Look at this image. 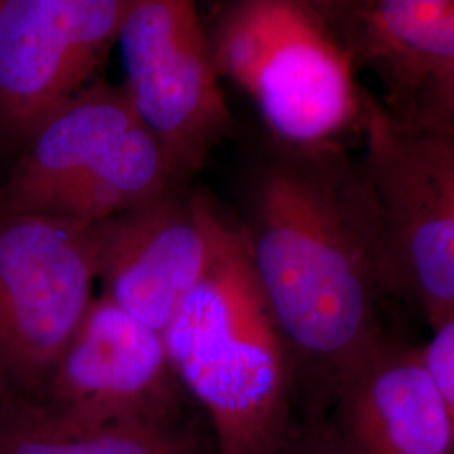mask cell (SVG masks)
Listing matches in <instances>:
<instances>
[{"mask_svg": "<svg viewBox=\"0 0 454 454\" xmlns=\"http://www.w3.org/2000/svg\"><path fill=\"white\" fill-rule=\"evenodd\" d=\"M271 144L234 223L292 358L303 419H324L343 372L389 333L399 301L360 159L341 144Z\"/></svg>", "mask_w": 454, "mask_h": 454, "instance_id": "cell-1", "label": "cell"}, {"mask_svg": "<svg viewBox=\"0 0 454 454\" xmlns=\"http://www.w3.org/2000/svg\"><path fill=\"white\" fill-rule=\"evenodd\" d=\"M172 371L214 433V454H275L298 416L292 358L234 223L162 333Z\"/></svg>", "mask_w": 454, "mask_h": 454, "instance_id": "cell-2", "label": "cell"}, {"mask_svg": "<svg viewBox=\"0 0 454 454\" xmlns=\"http://www.w3.org/2000/svg\"><path fill=\"white\" fill-rule=\"evenodd\" d=\"M207 37L219 76L251 97L276 142L340 144L362 129L364 90L311 0L227 2Z\"/></svg>", "mask_w": 454, "mask_h": 454, "instance_id": "cell-3", "label": "cell"}, {"mask_svg": "<svg viewBox=\"0 0 454 454\" xmlns=\"http://www.w3.org/2000/svg\"><path fill=\"white\" fill-rule=\"evenodd\" d=\"M165 180L162 152L121 86L98 78L19 153L0 184V217L34 214L95 224L145 204Z\"/></svg>", "mask_w": 454, "mask_h": 454, "instance_id": "cell-4", "label": "cell"}, {"mask_svg": "<svg viewBox=\"0 0 454 454\" xmlns=\"http://www.w3.org/2000/svg\"><path fill=\"white\" fill-rule=\"evenodd\" d=\"M362 131L394 292L433 330L454 318V135L395 123L365 90Z\"/></svg>", "mask_w": 454, "mask_h": 454, "instance_id": "cell-5", "label": "cell"}, {"mask_svg": "<svg viewBox=\"0 0 454 454\" xmlns=\"http://www.w3.org/2000/svg\"><path fill=\"white\" fill-rule=\"evenodd\" d=\"M116 44L133 114L160 146L172 182L189 187L236 129L194 2L133 0Z\"/></svg>", "mask_w": 454, "mask_h": 454, "instance_id": "cell-6", "label": "cell"}, {"mask_svg": "<svg viewBox=\"0 0 454 454\" xmlns=\"http://www.w3.org/2000/svg\"><path fill=\"white\" fill-rule=\"evenodd\" d=\"M97 279L91 226L48 215L0 217V372L35 403L78 330Z\"/></svg>", "mask_w": 454, "mask_h": 454, "instance_id": "cell-7", "label": "cell"}, {"mask_svg": "<svg viewBox=\"0 0 454 454\" xmlns=\"http://www.w3.org/2000/svg\"><path fill=\"white\" fill-rule=\"evenodd\" d=\"M162 335L98 296L51 371L35 412L69 434L187 421Z\"/></svg>", "mask_w": 454, "mask_h": 454, "instance_id": "cell-8", "label": "cell"}, {"mask_svg": "<svg viewBox=\"0 0 454 454\" xmlns=\"http://www.w3.org/2000/svg\"><path fill=\"white\" fill-rule=\"evenodd\" d=\"M133 0H0V146L22 152L98 80Z\"/></svg>", "mask_w": 454, "mask_h": 454, "instance_id": "cell-9", "label": "cell"}, {"mask_svg": "<svg viewBox=\"0 0 454 454\" xmlns=\"http://www.w3.org/2000/svg\"><path fill=\"white\" fill-rule=\"evenodd\" d=\"M356 74L382 86L395 123L454 135L453 0H315Z\"/></svg>", "mask_w": 454, "mask_h": 454, "instance_id": "cell-10", "label": "cell"}, {"mask_svg": "<svg viewBox=\"0 0 454 454\" xmlns=\"http://www.w3.org/2000/svg\"><path fill=\"white\" fill-rule=\"evenodd\" d=\"M221 215L206 195L172 187L90 224L101 296L162 335L211 261Z\"/></svg>", "mask_w": 454, "mask_h": 454, "instance_id": "cell-11", "label": "cell"}, {"mask_svg": "<svg viewBox=\"0 0 454 454\" xmlns=\"http://www.w3.org/2000/svg\"><path fill=\"white\" fill-rule=\"evenodd\" d=\"M326 421L356 454H454V409L392 332L343 372Z\"/></svg>", "mask_w": 454, "mask_h": 454, "instance_id": "cell-12", "label": "cell"}, {"mask_svg": "<svg viewBox=\"0 0 454 454\" xmlns=\"http://www.w3.org/2000/svg\"><path fill=\"white\" fill-rule=\"evenodd\" d=\"M0 454H214L195 422L120 426L69 434L44 421L29 401L12 397L0 409Z\"/></svg>", "mask_w": 454, "mask_h": 454, "instance_id": "cell-13", "label": "cell"}, {"mask_svg": "<svg viewBox=\"0 0 454 454\" xmlns=\"http://www.w3.org/2000/svg\"><path fill=\"white\" fill-rule=\"evenodd\" d=\"M426 372L444 403L454 409V318L431 330V339L419 347Z\"/></svg>", "mask_w": 454, "mask_h": 454, "instance_id": "cell-14", "label": "cell"}, {"mask_svg": "<svg viewBox=\"0 0 454 454\" xmlns=\"http://www.w3.org/2000/svg\"><path fill=\"white\" fill-rule=\"evenodd\" d=\"M275 454H356L325 419L296 422L292 434Z\"/></svg>", "mask_w": 454, "mask_h": 454, "instance_id": "cell-15", "label": "cell"}, {"mask_svg": "<svg viewBox=\"0 0 454 454\" xmlns=\"http://www.w3.org/2000/svg\"><path fill=\"white\" fill-rule=\"evenodd\" d=\"M12 397H16V395H14V392L11 390V387H9V384H7L5 377H4V373L0 372V409H2V406H4L9 399H12Z\"/></svg>", "mask_w": 454, "mask_h": 454, "instance_id": "cell-16", "label": "cell"}]
</instances>
